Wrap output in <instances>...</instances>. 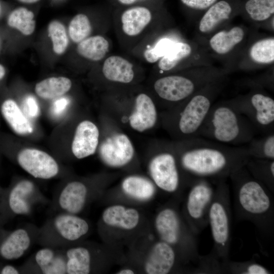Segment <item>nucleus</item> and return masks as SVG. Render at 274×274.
I'll list each match as a JSON object with an SVG mask.
<instances>
[{
	"mask_svg": "<svg viewBox=\"0 0 274 274\" xmlns=\"http://www.w3.org/2000/svg\"><path fill=\"white\" fill-rule=\"evenodd\" d=\"M232 8L225 1L216 2L210 7L201 19L199 29L203 33L212 31L219 23L228 19Z\"/></svg>",
	"mask_w": 274,
	"mask_h": 274,
	"instance_id": "obj_29",
	"label": "nucleus"
},
{
	"mask_svg": "<svg viewBox=\"0 0 274 274\" xmlns=\"http://www.w3.org/2000/svg\"><path fill=\"white\" fill-rule=\"evenodd\" d=\"M49 200L31 181L23 179L4 189L1 207V223L19 216H29L37 205L46 204Z\"/></svg>",
	"mask_w": 274,
	"mask_h": 274,
	"instance_id": "obj_5",
	"label": "nucleus"
},
{
	"mask_svg": "<svg viewBox=\"0 0 274 274\" xmlns=\"http://www.w3.org/2000/svg\"><path fill=\"white\" fill-rule=\"evenodd\" d=\"M23 106L31 118H36L40 114V108L36 98L31 95H27L23 100Z\"/></svg>",
	"mask_w": 274,
	"mask_h": 274,
	"instance_id": "obj_40",
	"label": "nucleus"
},
{
	"mask_svg": "<svg viewBox=\"0 0 274 274\" xmlns=\"http://www.w3.org/2000/svg\"><path fill=\"white\" fill-rule=\"evenodd\" d=\"M99 138L97 127L88 120L83 121L77 126L72 144V151L78 159L93 155L96 151Z\"/></svg>",
	"mask_w": 274,
	"mask_h": 274,
	"instance_id": "obj_15",
	"label": "nucleus"
},
{
	"mask_svg": "<svg viewBox=\"0 0 274 274\" xmlns=\"http://www.w3.org/2000/svg\"><path fill=\"white\" fill-rule=\"evenodd\" d=\"M246 273L248 274H267L268 271L263 266L258 264H251L246 269Z\"/></svg>",
	"mask_w": 274,
	"mask_h": 274,
	"instance_id": "obj_44",
	"label": "nucleus"
},
{
	"mask_svg": "<svg viewBox=\"0 0 274 274\" xmlns=\"http://www.w3.org/2000/svg\"><path fill=\"white\" fill-rule=\"evenodd\" d=\"M250 55L252 59L259 63L268 64L274 60V39L261 40L251 47Z\"/></svg>",
	"mask_w": 274,
	"mask_h": 274,
	"instance_id": "obj_37",
	"label": "nucleus"
},
{
	"mask_svg": "<svg viewBox=\"0 0 274 274\" xmlns=\"http://www.w3.org/2000/svg\"><path fill=\"white\" fill-rule=\"evenodd\" d=\"M121 189L128 196L139 201H147L155 193V185L145 177L131 175L126 177L121 184Z\"/></svg>",
	"mask_w": 274,
	"mask_h": 274,
	"instance_id": "obj_26",
	"label": "nucleus"
},
{
	"mask_svg": "<svg viewBox=\"0 0 274 274\" xmlns=\"http://www.w3.org/2000/svg\"><path fill=\"white\" fill-rule=\"evenodd\" d=\"M256 134L248 119L226 101L213 104L198 136L239 146L246 145Z\"/></svg>",
	"mask_w": 274,
	"mask_h": 274,
	"instance_id": "obj_2",
	"label": "nucleus"
},
{
	"mask_svg": "<svg viewBox=\"0 0 274 274\" xmlns=\"http://www.w3.org/2000/svg\"><path fill=\"white\" fill-rule=\"evenodd\" d=\"M1 113L12 129L17 134L24 135L33 131V127L18 106L12 98H8L2 103Z\"/></svg>",
	"mask_w": 274,
	"mask_h": 274,
	"instance_id": "obj_24",
	"label": "nucleus"
},
{
	"mask_svg": "<svg viewBox=\"0 0 274 274\" xmlns=\"http://www.w3.org/2000/svg\"><path fill=\"white\" fill-rule=\"evenodd\" d=\"M47 30L53 52L57 55L62 54L68 45V33L64 25L59 21L53 20L48 24Z\"/></svg>",
	"mask_w": 274,
	"mask_h": 274,
	"instance_id": "obj_36",
	"label": "nucleus"
},
{
	"mask_svg": "<svg viewBox=\"0 0 274 274\" xmlns=\"http://www.w3.org/2000/svg\"><path fill=\"white\" fill-rule=\"evenodd\" d=\"M158 119V114L152 99L145 93L139 94L135 99L133 112L129 118L130 126L139 132L153 127Z\"/></svg>",
	"mask_w": 274,
	"mask_h": 274,
	"instance_id": "obj_18",
	"label": "nucleus"
},
{
	"mask_svg": "<svg viewBox=\"0 0 274 274\" xmlns=\"http://www.w3.org/2000/svg\"><path fill=\"white\" fill-rule=\"evenodd\" d=\"M244 115L256 133L266 135L274 133V100L260 92L229 100Z\"/></svg>",
	"mask_w": 274,
	"mask_h": 274,
	"instance_id": "obj_6",
	"label": "nucleus"
},
{
	"mask_svg": "<svg viewBox=\"0 0 274 274\" xmlns=\"http://www.w3.org/2000/svg\"><path fill=\"white\" fill-rule=\"evenodd\" d=\"M92 26L88 17L85 14L76 15L70 22L68 35L75 43L78 44L89 37Z\"/></svg>",
	"mask_w": 274,
	"mask_h": 274,
	"instance_id": "obj_35",
	"label": "nucleus"
},
{
	"mask_svg": "<svg viewBox=\"0 0 274 274\" xmlns=\"http://www.w3.org/2000/svg\"><path fill=\"white\" fill-rule=\"evenodd\" d=\"M99 156L107 165L120 167L128 164L134 155L132 144L123 133H117L107 138L101 144Z\"/></svg>",
	"mask_w": 274,
	"mask_h": 274,
	"instance_id": "obj_14",
	"label": "nucleus"
},
{
	"mask_svg": "<svg viewBox=\"0 0 274 274\" xmlns=\"http://www.w3.org/2000/svg\"><path fill=\"white\" fill-rule=\"evenodd\" d=\"M175 145L180 165L192 181L230 176L250 158L246 145L230 146L200 136Z\"/></svg>",
	"mask_w": 274,
	"mask_h": 274,
	"instance_id": "obj_1",
	"label": "nucleus"
},
{
	"mask_svg": "<svg viewBox=\"0 0 274 274\" xmlns=\"http://www.w3.org/2000/svg\"><path fill=\"white\" fill-rule=\"evenodd\" d=\"M249 173L261 183L272 185L274 178V160L250 157L245 165Z\"/></svg>",
	"mask_w": 274,
	"mask_h": 274,
	"instance_id": "obj_34",
	"label": "nucleus"
},
{
	"mask_svg": "<svg viewBox=\"0 0 274 274\" xmlns=\"http://www.w3.org/2000/svg\"><path fill=\"white\" fill-rule=\"evenodd\" d=\"M2 13V6L1 2L0 1V16H1Z\"/></svg>",
	"mask_w": 274,
	"mask_h": 274,
	"instance_id": "obj_50",
	"label": "nucleus"
},
{
	"mask_svg": "<svg viewBox=\"0 0 274 274\" xmlns=\"http://www.w3.org/2000/svg\"><path fill=\"white\" fill-rule=\"evenodd\" d=\"M191 50V46L187 43H171L164 55L160 59L158 64L159 68L163 71L172 70L180 61L189 56Z\"/></svg>",
	"mask_w": 274,
	"mask_h": 274,
	"instance_id": "obj_32",
	"label": "nucleus"
},
{
	"mask_svg": "<svg viewBox=\"0 0 274 274\" xmlns=\"http://www.w3.org/2000/svg\"><path fill=\"white\" fill-rule=\"evenodd\" d=\"M6 75V69L5 67L0 63V81H1Z\"/></svg>",
	"mask_w": 274,
	"mask_h": 274,
	"instance_id": "obj_47",
	"label": "nucleus"
},
{
	"mask_svg": "<svg viewBox=\"0 0 274 274\" xmlns=\"http://www.w3.org/2000/svg\"><path fill=\"white\" fill-rule=\"evenodd\" d=\"M164 149L151 159L149 172L155 186L164 191L173 193L181 183L180 165L174 146Z\"/></svg>",
	"mask_w": 274,
	"mask_h": 274,
	"instance_id": "obj_8",
	"label": "nucleus"
},
{
	"mask_svg": "<svg viewBox=\"0 0 274 274\" xmlns=\"http://www.w3.org/2000/svg\"><path fill=\"white\" fill-rule=\"evenodd\" d=\"M72 81L65 77H52L38 83L35 86V92L40 97L53 99L62 96L72 87Z\"/></svg>",
	"mask_w": 274,
	"mask_h": 274,
	"instance_id": "obj_27",
	"label": "nucleus"
},
{
	"mask_svg": "<svg viewBox=\"0 0 274 274\" xmlns=\"http://www.w3.org/2000/svg\"><path fill=\"white\" fill-rule=\"evenodd\" d=\"M209 222L215 243L225 246L229 237V222L227 211L220 202H213L209 209Z\"/></svg>",
	"mask_w": 274,
	"mask_h": 274,
	"instance_id": "obj_23",
	"label": "nucleus"
},
{
	"mask_svg": "<svg viewBox=\"0 0 274 274\" xmlns=\"http://www.w3.org/2000/svg\"><path fill=\"white\" fill-rule=\"evenodd\" d=\"M4 192V189L0 187V227H3L1 223V207L3 195Z\"/></svg>",
	"mask_w": 274,
	"mask_h": 274,
	"instance_id": "obj_49",
	"label": "nucleus"
},
{
	"mask_svg": "<svg viewBox=\"0 0 274 274\" xmlns=\"http://www.w3.org/2000/svg\"><path fill=\"white\" fill-rule=\"evenodd\" d=\"M201 82L184 76L172 75L157 79L154 88L159 97L170 104H179L197 92Z\"/></svg>",
	"mask_w": 274,
	"mask_h": 274,
	"instance_id": "obj_13",
	"label": "nucleus"
},
{
	"mask_svg": "<svg viewBox=\"0 0 274 274\" xmlns=\"http://www.w3.org/2000/svg\"><path fill=\"white\" fill-rule=\"evenodd\" d=\"M18 1L24 4H33L40 0H18Z\"/></svg>",
	"mask_w": 274,
	"mask_h": 274,
	"instance_id": "obj_48",
	"label": "nucleus"
},
{
	"mask_svg": "<svg viewBox=\"0 0 274 274\" xmlns=\"http://www.w3.org/2000/svg\"><path fill=\"white\" fill-rule=\"evenodd\" d=\"M94 194L89 185L79 180L70 181L62 185L53 194L51 210L79 215L85 208Z\"/></svg>",
	"mask_w": 274,
	"mask_h": 274,
	"instance_id": "obj_10",
	"label": "nucleus"
},
{
	"mask_svg": "<svg viewBox=\"0 0 274 274\" xmlns=\"http://www.w3.org/2000/svg\"><path fill=\"white\" fill-rule=\"evenodd\" d=\"M246 146L250 157L274 160V133L254 136Z\"/></svg>",
	"mask_w": 274,
	"mask_h": 274,
	"instance_id": "obj_33",
	"label": "nucleus"
},
{
	"mask_svg": "<svg viewBox=\"0 0 274 274\" xmlns=\"http://www.w3.org/2000/svg\"><path fill=\"white\" fill-rule=\"evenodd\" d=\"M154 225L160 241L172 246L179 242L181 232L180 222L174 210L166 208L160 211L155 217Z\"/></svg>",
	"mask_w": 274,
	"mask_h": 274,
	"instance_id": "obj_21",
	"label": "nucleus"
},
{
	"mask_svg": "<svg viewBox=\"0 0 274 274\" xmlns=\"http://www.w3.org/2000/svg\"><path fill=\"white\" fill-rule=\"evenodd\" d=\"M39 230L31 223L12 230L0 227V259L12 261L23 257L36 244Z\"/></svg>",
	"mask_w": 274,
	"mask_h": 274,
	"instance_id": "obj_9",
	"label": "nucleus"
},
{
	"mask_svg": "<svg viewBox=\"0 0 274 274\" xmlns=\"http://www.w3.org/2000/svg\"><path fill=\"white\" fill-rule=\"evenodd\" d=\"M176 254L172 246L163 241L156 243L151 248L144 263L148 274H166L173 268Z\"/></svg>",
	"mask_w": 274,
	"mask_h": 274,
	"instance_id": "obj_16",
	"label": "nucleus"
},
{
	"mask_svg": "<svg viewBox=\"0 0 274 274\" xmlns=\"http://www.w3.org/2000/svg\"><path fill=\"white\" fill-rule=\"evenodd\" d=\"M16 160L23 170L37 179H50L60 173V166L56 160L41 150L24 149L19 152Z\"/></svg>",
	"mask_w": 274,
	"mask_h": 274,
	"instance_id": "obj_12",
	"label": "nucleus"
},
{
	"mask_svg": "<svg viewBox=\"0 0 274 274\" xmlns=\"http://www.w3.org/2000/svg\"><path fill=\"white\" fill-rule=\"evenodd\" d=\"M152 18V11L147 6L139 5L129 6L121 15L123 31L129 36H137L150 22Z\"/></svg>",
	"mask_w": 274,
	"mask_h": 274,
	"instance_id": "obj_22",
	"label": "nucleus"
},
{
	"mask_svg": "<svg viewBox=\"0 0 274 274\" xmlns=\"http://www.w3.org/2000/svg\"><path fill=\"white\" fill-rule=\"evenodd\" d=\"M66 259L67 274H88L94 266V250L90 246L75 244L62 249Z\"/></svg>",
	"mask_w": 274,
	"mask_h": 274,
	"instance_id": "obj_17",
	"label": "nucleus"
},
{
	"mask_svg": "<svg viewBox=\"0 0 274 274\" xmlns=\"http://www.w3.org/2000/svg\"><path fill=\"white\" fill-rule=\"evenodd\" d=\"M7 26L28 36L32 35L36 28L34 13L24 7H19L12 11L6 19Z\"/></svg>",
	"mask_w": 274,
	"mask_h": 274,
	"instance_id": "obj_30",
	"label": "nucleus"
},
{
	"mask_svg": "<svg viewBox=\"0 0 274 274\" xmlns=\"http://www.w3.org/2000/svg\"><path fill=\"white\" fill-rule=\"evenodd\" d=\"M140 215L133 208L122 204H113L105 209L101 221L106 225L124 230H131L139 224Z\"/></svg>",
	"mask_w": 274,
	"mask_h": 274,
	"instance_id": "obj_19",
	"label": "nucleus"
},
{
	"mask_svg": "<svg viewBox=\"0 0 274 274\" xmlns=\"http://www.w3.org/2000/svg\"><path fill=\"white\" fill-rule=\"evenodd\" d=\"M19 267L0 262V274H19Z\"/></svg>",
	"mask_w": 274,
	"mask_h": 274,
	"instance_id": "obj_43",
	"label": "nucleus"
},
{
	"mask_svg": "<svg viewBox=\"0 0 274 274\" xmlns=\"http://www.w3.org/2000/svg\"><path fill=\"white\" fill-rule=\"evenodd\" d=\"M109 44L103 37L99 35L88 37L79 43L78 53L82 57L93 61L101 60L109 50Z\"/></svg>",
	"mask_w": 274,
	"mask_h": 274,
	"instance_id": "obj_28",
	"label": "nucleus"
},
{
	"mask_svg": "<svg viewBox=\"0 0 274 274\" xmlns=\"http://www.w3.org/2000/svg\"><path fill=\"white\" fill-rule=\"evenodd\" d=\"M188 8L195 10H204L209 8L218 0H180Z\"/></svg>",
	"mask_w": 274,
	"mask_h": 274,
	"instance_id": "obj_41",
	"label": "nucleus"
},
{
	"mask_svg": "<svg viewBox=\"0 0 274 274\" xmlns=\"http://www.w3.org/2000/svg\"><path fill=\"white\" fill-rule=\"evenodd\" d=\"M151 0H115L116 3L123 6L129 7L139 4L148 3Z\"/></svg>",
	"mask_w": 274,
	"mask_h": 274,
	"instance_id": "obj_45",
	"label": "nucleus"
},
{
	"mask_svg": "<svg viewBox=\"0 0 274 274\" xmlns=\"http://www.w3.org/2000/svg\"><path fill=\"white\" fill-rule=\"evenodd\" d=\"M214 92L211 89L198 91L165 116V123L175 136L181 140L198 136L214 104Z\"/></svg>",
	"mask_w": 274,
	"mask_h": 274,
	"instance_id": "obj_3",
	"label": "nucleus"
},
{
	"mask_svg": "<svg viewBox=\"0 0 274 274\" xmlns=\"http://www.w3.org/2000/svg\"><path fill=\"white\" fill-rule=\"evenodd\" d=\"M102 72L107 79L113 82L128 83L134 77L131 63L119 56H111L106 59Z\"/></svg>",
	"mask_w": 274,
	"mask_h": 274,
	"instance_id": "obj_25",
	"label": "nucleus"
},
{
	"mask_svg": "<svg viewBox=\"0 0 274 274\" xmlns=\"http://www.w3.org/2000/svg\"><path fill=\"white\" fill-rule=\"evenodd\" d=\"M117 274H133L134 273V271L130 268H123L119 270Z\"/></svg>",
	"mask_w": 274,
	"mask_h": 274,
	"instance_id": "obj_46",
	"label": "nucleus"
},
{
	"mask_svg": "<svg viewBox=\"0 0 274 274\" xmlns=\"http://www.w3.org/2000/svg\"><path fill=\"white\" fill-rule=\"evenodd\" d=\"M238 188V198L244 211L253 215H263L271 202L262 183L255 179L244 166L230 176Z\"/></svg>",
	"mask_w": 274,
	"mask_h": 274,
	"instance_id": "obj_7",
	"label": "nucleus"
},
{
	"mask_svg": "<svg viewBox=\"0 0 274 274\" xmlns=\"http://www.w3.org/2000/svg\"><path fill=\"white\" fill-rule=\"evenodd\" d=\"M171 43L168 40H160L154 47L145 50L144 55L146 60L150 63L156 62L164 55Z\"/></svg>",
	"mask_w": 274,
	"mask_h": 274,
	"instance_id": "obj_39",
	"label": "nucleus"
},
{
	"mask_svg": "<svg viewBox=\"0 0 274 274\" xmlns=\"http://www.w3.org/2000/svg\"><path fill=\"white\" fill-rule=\"evenodd\" d=\"M212 195L213 189L206 179L193 181L186 203L187 212L191 219L198 220L202 218Z\"/></svg>",
	"mask_w": 274,
	"mask_h": 274,
	"instance_id": "obj_20",
	"label": "nucleus"
},
{
	"mask_svg": "<svg viewBox=\"0 0 274 274\" xmlns=\"http://www.w3.org/2000/svg\"><path fill=\"white\" fill-rule=\"evenodd\" d=\"M245 9L253 20L264 21L274 13V0H248Z\"/></svg>",
	"mask_w": 274,
	"mask_h": 274,
	"instance_id": "obj_38",
	"label": "nucleus"
},
{
	"mask_svg": "<svg viewBox=\"0 0 274 274\" xmlns=\"http://www.w3.org/2000/svg\"><path fill=\"white\" fill-rule=\"evenodd\" d=\"M19 268L20 273L65 274L66 259L62 249L42 247Z\"/></svg>",
	"mask_w": 274,
	"mask_h": 274,
	"instance_id": "obj_11",
	"label": "nucleus"
},
{
	"mask_svg": "<svg viewBox=\"0 0 274 274\" xmlns=\"http://www.w3.org/2000/svg\"><path fill=\"white\" fill-rule=\"evenodd\" d=\"M54 214L39 227L36 244L63 249L77 244L89 233V222L79 215L63 212Z\"/></svg>",
	"mask_w": 274,
	"mask_h": 274,
	"instance_id": "obj_4",
	"label": "nucleus"
},
{
	"mask_svg": "<svg viewBox=\"0 0 274 274\" xmlns=\"http://www.w3.org/2000/svg\"><path fill=\"white\" fill-rule=\"evenodd\" d=\"M244 31L240 27L236 26L229 31L222 30L213 36L210 40L211 48L217 53L225 54L243 39Z\"/></svg>",
	"mask_w": 274,
	"mask_h": 274,
	"instance_id": "obj_31",
	"label": "nucleus"
},
{
	"mask_svg": "<svg viewBox=\"0 0 274 274\" xmlns=\"http://www.w3.org/2000/svg\"><path fill=\"white\" fill-rule=\"evenodd\" d=\"M68 104L69 100L67 98L63 96L56 98L51 107L52 114L56 117L62 115Z\"/></svg>",
	"mask_w": 274,
	"mask_h": 274,
	"instance_id": "obj_42",
	"label": "nucleus"
}]
</instances>
